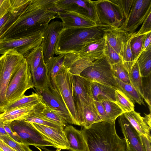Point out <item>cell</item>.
I'll list each match as a JSON object with an SVG mask.
<instances>
[{
	"instance_id": "obj_14",
	"label": "cell",
	"mask_w": 151,
	"mask_h": 151,
	"mask_svg": "<svg viewBox=\"0 0 151 151\" xmlns=\"http://www.w3.org/2000/svg\"><path fill=\"white\" fill-rule=\"evenodd\" d=\"M58 10L72 11L97 23V18L94 1L90 0H57Z\"/></svg>"
},
{
	"instance_id": "obj_54",
	"label": "cell",
	"mask_w": 151,
	"mask_h": 151,
	"mask_svg": "<svg viewBox=\"0 0 151 151\" xmlns=\"http://www.w3.org/2000/svg\"><path fill=\"white\" fill-rule=\"evenodd\" d=\"M0 151H2V150L0 149Z\"/></svg>"
},
{
	"instance_id": "obj_3",
	"label": "cell",
	"mask_w": 151,
	"mask_h": 151,
	"mask_svg": "<svg viewBox=\"0 0 151 151\" xmlns=\"http://www.w3.org/2000/svg\"><path fill=\"white\" fill-rule=\"evenodd\" d=\"M116 120L102 121L88 129L83 128L88 151H126L125 140L116 132Z\"/></svg>"
},
{
	"instance_id": "obj_49",
	"label": "cell",
	"mask_w": 151,
	"mask_h": 151,
	"mask_svg": "<svg viewBox=\"0 0 151 151\" xmlns=\"http://www.w3.org/2000/svg\"><path fill=\"white\" fill-rule=\"evenodd\" d=\"M150 45H151V32L146 34L143 43L142 51Z\"/></svg>"
},
{
	"instance_id": "obj_44",
	"label": "cell",
	"mask_w": 151,
	"mask_h": 151,
	"mask_svg": "<svg viewBox=\"0 0 151 151\" xmlns=\"http://www.w3.org/2000/svg\"><path fill=\"white\" fill-rule=\"evenodd\" d=\"M142 24L139 31L134 33V36L146 34L151 32V12L149 13Z\"/></svg>"
},
{
	"instance_id": "obj_41",
	"label": "cell",
	"mask_w": 151,
	"mask_h": 151,
	"mask_svg": "<svg viewBox=\"0 0 151 151\" xmlns=\"http://www.w3.org/2000/svg\"><path fill=\"white\" fill-rule=\"evenodd\" d=\"M0 139L16 151H32L29 145L17 142L9 135L0 136Z\"/></svg>"
},
{
	"instance_id": "obj_40",
	"label": "cell",
	"mask_w": 151,
	"mask_h": 151,
	"mask_svg": "<svg viewBox=\"0 0 151 151\" xmlns=\"http://www.w3.org/2000/svg\"><path fill=\"white\" fill-rule=\"evenodd\" d=\"M104 55L107 60L111 65L122 61L121 56L110 46L106 40Z\"/></svg>"
},
{
	"instance_id": "obj_52",
	"label": "cell",
	"mask_w": 151,
	"mask_h": 151,
	"mask_svg": "<svg viewBox=\"0 0 151 151\" xmlns=\"http://www.w3.org/2000/svg\"><path fill=\"white\" fill-rule=\"evenodd\" d=\"M5 135H9L4 128V123L0 120V136Z\"/></svg>"
},
{
	"instance_id": "obj_20",
	"label": "cell",
	"mask_w": 151,
	"mask_h": 151,
	"mask_svg": "<svg viewBox=\"0 0 151 151\" xmlns=\"http://www.w3.org/2000/svg\"><path fill=\"white\" fill-rule=\"evenodd\" d=\"M57 17L61 20L64 28H84L97 25L95 22L72 11H59Z\"/></svg>"
},
{
	"instance_id": "obj_11",
	"label": "cell",
	"mask_w": 151,
	"mask_h": 151,
	"mask_svg": "<svg viewBox=\"0 0 151 151\" xmlns=\"http://www.w3.org/2000/svg\"><path fill=\"white\" fill-rule=\"evenodd\" d=\"M73 98L81 126L83 111L86 109L95 106L91 88V81L80 76L73 75Z\"/></svg>"
},
{
	"instance_id": "obj_1",
	"label": "cell",
	"mask_w": 151,
	"mask_h": 151,
	"mask_svg": "<svg viewBox=\"0 0 151 151\" xmlns=\"http://www.w3.org/2000/svg\"><path fill=\"white\" fill-rule=\"evenodd\" d=\"M57 0H31L25 10L0 40L18 37L43 31L57 17Z\"/></svg>"
},
{
	"instance_id": "obj_46",
	"label": "cell",
	"mask_w": 151,
	"mask_h": 151,
	"mask_svg": "<svg viewBox=\"0 0 151 151\" xmlns=\"http://www.w3.org/2000/svg\"><path fill=\"white\" fill-rule=\"evenodd\" d=\"M95 103L99 115L102 121H107L104 108L101 102L95 101Z\"/></svg>"
},
{
	"instance_id": "obj_36",
	"label": "cell",
	"mask_w": 151,
	"mask_h": 151,
	"mask_svg": "<svg viewBox=\"0 0 151 151\" xmlns=\"http://www.w3.org/2000/svg\"><path fill=\"white\" fill-rule=\"evenodd\" d=\"M132 35L129 37L125 43L121 57L122 64L128 73L130 71L135 63L133 59L130 47V42Z\"/></svg>"
},
{
	"instance_id": "obj_26",
	"label": "cell",
	"mask_w": 151,
	"mask_h": 151,
	"mask_svg": "<svg viewBox=\"0 0 151 151\" xmlns=\"http://www.w3.org/2000/svg\"><path fill=\"white\" fill-rule=\"evenodd\" d=\"M64 57L65 55L53 57L46 64L47 70L48 85L58 91L55 77L58 72L64 66Z\"/></svg>"
},
{
	"instance_id": "obj_16",
	"label": "cell",
	"mask_w": 151,
	"mask_h": 151,
	"mask_svg": "<svg viewBox=\"0 0 151 151\" xmlns=\"http://www.w3.org/2000/svg\"><path fill=\"white\" fill-rule=\"evenodd\" d=\"M106 40L105 37L86 44L79 51L65 55V59H97L104 56Z\"/></svg>"
},
{
	"instance_id": "obj_50",
	"label": "cell",
	"mask_w": 151,
	"mask_h": 151,
	"mask_svg": "<svg viewBox=\"0 0 151 151\" xmlns=\"http://www.w3.org/2000/svg\"><path fill=\"white\" fill-rule=\"evenodd\" d=\"M0 149L2 151H16L0 139Z\"/></svg>"
},
{
	"instance_id": "obj_47",
	"label": "cell",
	"mask_w": 151,
	"mask_h": 151,
	"mask_svg": "<svg viewBox=\"0 0 151 151\" xmlns=\"http://www.w3.org/2000/svg\"><path fill=\"white\" fill-rule=\"evenodd\" d=\"M145 151H151V139H149L145 136L139 135Z\"/></svg>"
},
{
	"instance_id": "obj_30",
	"label": "cell",
	"mask_w": 151,
	"mask_h": 151,
	"mask_svg": "<svg viewBox=\"0 0 151 151\" xmlns=\"http://www.w3.org/2000/svg\"><path fill=\"white\" fill-rule=\"evenodd\" d=\"M115 78L119 89L122 91L134 103L145 105V104L139 93L131 84L124 83Z\"/></svg>"
},
{
	"instance_id": "obj_8",
	"label": "cell",
	"mask_w": 151,
	"mask_h": 151,
	"mask_svg": "<svg viewBox=\"0 0 151 151\" xmlns=\"http://www.w3.org/2000/svg\"><path fill=\"white\" fill-rule=\"evenodd\" d=\"M96 12L97 25L107 26L118 29L123 25L125 18L113 0L94 1Z\"/></svg>"
},
{
	"instance_id": "obj_53",
	"label": "cell",
	"mask_w": 151,
	"mask_h": 151,
	"mask_svg": "<svg viewBox=\"0 0 151 151\" xmlns=\"http://www.w3.org/2000/svg\"><path fill=\"white\" fill-rule=\"evenodd\" d=\"M40 148H41V149H42V150H43L44 151H56L51 150L48 149H47L46 147H41Z\"/></svg>"
},
{
	"instance_id": "obj_24",
	"label": "cell",
	"mask_w": 151,
	"mask_h": 151,
	"mask_svg": "<svg viewBox=\"0 0 151 151\" xmlns=\"http://www.w3.org/2000/svg\"><path fill=\"white\" fill-rule=\"evenodd\" d=\"M123 115L139 135L151 139V127L145 123L140 113L134 110L124 113Z\"/></svg>"
},
{
	"instance_id": "obj_39",
	"label": "cell",
	"mask_w": 151,
	"mask_h": 151,
	"mask_svg": "<svg viewBox=\"0 0 151 151\" xmlns=\"http://www.w3.org/2000/svg\"><path fill=\"white\" fill-rule=\"evenodd\" d=\"M143 99L147 103L151 112V75L145 77H142Z\"/></svg>"
},
{
	"instance_id": "obj_17",
	"label": "cell",
	"mask_w": 151,
	"mask_h": 151,
	"mask_svg": "<svg viewBox=\"0 0 151 151\" xmlns=\"http://www.w3.org/2000/svg\"><path fill=\"white\" fill-rule=\"evenodd\" d=\"M119 117V123L126 143V151H145L139 134L123 114Z\"/></svg>"
},
{
	"instance_id": "obj_4",
	"label": "cell",
	"mask_w": 151,
	"mask_h": 151,
	"mask_svg": "<svg viewBox=\"0 0 151 151\" xmlns=\"http://www.w3.org/2000/svg\"><path fill=\"white\" fill-rule=\"evenodd\" d=\"M23 56L7 52L0 57V113L8 106L6 98L7 88L14 73L25 61Z\"/></svg>"
},
{
	"instance_id": "obj_32",
	"label": "cell",
	"mask_w": 151,
	"mask_h": 151,
	"mask_svg": "<svg viewBox=\"0 0 151 151\" xmlns=\"http://www.w3.org/2000/svg\"><path fill=\"white\" fill-rule=\"evenodd\" d=\"M115 97V103L124 113L134 110V103L122 91L119 89L116 90Z\"/></svg>"
},
{
	"instance_id": "obj_19",
	"label": "cell",
	"mask_w": 151,
	"mask_h": 151,
	"mask_svg": "<svg viewBox=\"0 0 151 151\" xmlns=\"http://www.w3.org/2000/svg\"><path fill=\"white\" fill-rule=\"evenodd\" d=\"M31 123L43 136L53 145L54 147L59 150H68L69 144L63 130H59L36 124Z\"/></svg>"
},
{
	"instance_id": "obj_38",
	"label": "cell",
	"mask_w": 151,
	"mask_h": 151,
	"mask_svg": "<svg viewBox=\"0 0 151 151\" xmlns=\"http://www.w3.org/2000/svg\"><path fill=\"white\" fill-rule=\"evenodd\" d=\"M111 65L115 78L124 83L130 84L128 73L124 67L122 61Z\"/></svg>"
},
{
	"instance_id": "obj_18",
	"label": "cell",
	"mask_w": 151,
	"mask_h": 151,
	"mask_svg": "<svg viewBox=\"0 0 151 151\" xmlns=\"http://www.w3.org/2000/svg\"><path fill=\"white\" fill-rule=\"evenodd\" d=\"M45 106L41 101L32 105L4 112L0 114V120L4 124H10L15 120L24 119L32 114L39 113Z\"/></svg>"
},
{
	"instance_id": "obj_5",
	"label": "cell",
	"mask_w": 151,
	"mask_h": 151,
	"mask_svg": "<svg viewBox=\"0 0 151 151\" xmlns=\"http://www.w3.org/2000/svg\"><path fill=\"white\" fill-rule=\"evenodd\" d=\"M34 88L31 74L26 60L14 72L9 81L6 94L8 105L24 96L27 90Z\"/></svg>"
},
{
	"instance_id": "obj_25",
	"label": "cell",
	"mask_w": 151,
	"mask_h": 151,
	"mask_svg": "<svg viewBox=\"0 0 151 151\" xmlns=\"http://www.w3.org/2000/svg\"><path fill=\"white\" fill-rule=\"evenodd\" d=\"M31 74L36 91H42L48 86L49 81L47 68L43 57L35 70Z\"/></svg>"
},
{
	"instance_id": "obj_45",
	"label": "cell",
	"mask_w": 151,
	"mask_h": 151,
	"mask_svg": "<svg viewBox=\"0 0 151 151\" xmlns=\"http://www.w3.org/2000/svg\"><path fill=\"white\" fill-rule=\"evenodd\" d=\"M11 9L10 0H0V19L10 11Z\"/></svg>"
},
{
	"instance_id": "obj_33",
	"label": "cell",
	"mask_w": 151,
	"mask_h": 151,
	"mask_svg": "<svg viewBox=\"0 0 151 151\" xmlns=\"http://www.w3.org/2000/svg\"><path fill=\"white\" fill-rule=\"evenodd\" d=\"M128 74L130 84L134 88L143 99L142 77L137 62L128 73Z\"/></svg>"
},
{
	"instance_id": "obj_21",
	"label": "cell",
	"mask_w": 151,
	"mask_h": 151,
	"mask_svg": "<svg viewBox=\"0 0 151 151\" xmlns=\"http://www.w3.org/2000/svg\"><path fill=\"white\" fill-rule=\"evenodd\" d=\"M63 130L69 144V151H88L83 129L79 130L68 125Z\"/></svg>"
},
{
	"instance_id": "obj_2",
	"label": "cell",
	"mask_w": 151,
	"mask_h": 151,
	"mask_svg": "<svg viewBox=\"0 0 151 151\" xmlns=\"http://www.w3.org/2000/svg\"><path fill=\"white\" fill-rule=\"evenodd\" d=\"M112 28L99 25L84 28H63L59 34L55 54L65 55L78 52L86 43L104 37Z\"/></svg>"
},
{
	"instance_id": "obj_42",
	"label": "cell",
	"mask_w": 151,
	"mask_h": 151,
	"mask_svg": "<svg viewBox=\"0 0 151 151\" xmlns=\"http://www.w3.org/2000/svg\"><path fill=\"white\" fill-rule=\"evenodd\" d=\"M38 114L47 119L56 122L64 127L68 124L58 115L46 106L42 112Z\"/></svg>"
},
{
	"instance_id": "obj_10",
	"label": "cell",
	"mask_w": 151,
	"mask_h": 151,
	"mask_svg": "<svg viewBox=\"0 0 151 151\" xmlns=\"http://www.w3.org/2000/svg\"><path fill=\"white\" fill-rule=\"evenodd\" d=\"M12 131L22 143L36 147L50 146L53 145L43 136L31 123L23 119L14 120L9 124Z\"/></svg>"
},
{
	"instance_id": "obj_22",
	"label": "cell",
	"mask_w": 151,
	"mask_h": 151,
	"mask_svg": "<svg viewBox=\"0 0 151 151\" xmlns=\"http://www.w3.org/2000/svg\"><path fill=\"white\" fill-rule=\"evenodd\" d=\"M131 36L120 28H112L106 33L105 37L121 58L125 44Z\"/></svg>"
},
{
	"instance_id": "obj_15",
	"label": "cell",
	"mask_w": 151,
	"mask_h": 151,
	"mask_svg": "<svg viewBox=\"0 0 151 151\" xmlns=\"http://www.w3.org/2000/svg\"><path fill=\"white\" fill-rule=\"evenodd\" d=\"M63 28L62 22L52 21L43 31V38L41 45L42 48L43 57L45 64L54 57L58 35Z\"/></svg>"
},
{
	"instance_id": "obj_29",
	"label": "cell",
	"mask_w": 151,
	"mask_h": 151,
	"mask_svg": "<svg viewBox=\"0 0 151 151\" xmlns=\"http://www.w3.org/2000/svg\"><path fill=\"white\" fill-rule=\"evenodd\" d=\"M41 101L42 99L40 96L36 92H32L31 95L28 96L24 95L17 100L8 105L4 112L32 105Z\"/></svg>"
},
{
	"instance_id": "obj_28",
	"label": "cell",
	"mask_w": 151,
	"mask_h": 151,
	"mask_svg": "<svg viewBox=\"0 0 151 151\" xmlns=\"http://www.w3.org/2000/svg\"><path fill=\"white\" fill-rule=\"evenodd\" d=\"M137 62L142 77L151 75V45L142 52Z\"/></svg>"
},
{
	"instance_id": "obj_43",
	"label": "cell",
	"mask_w": 151,
	"mask_h": 151,
	"mask_svg": "<svg viewBox=\"0 0 151 151\" xmlns=\"http://www.w3.org/2000/svg\"><path fill=\"white\" fill-rule=\"evenodd\" d=\"M119 8L124 16L127 18L131 9L133 0H113Z\"/></svg>"
},
{
	"instance_id": "obj_37",
	"label": "cell",
	"mask_w": 151,
	"mask_h": 151,
	"mask_svg": "<svg viewBox=\"0 0 151 151\" xmlns=\"http://www.w3.org/2000/svg\"><path fill=\"white\" fill-rule=\"evenodd\" d=\"M134 33L133 34L130 41V47L134 60L136 63L142 52L143 43L147 34L134 36Z\"/></svg>"
},
{
	"instance_id": "obj_31",
	"label": "cell",
	"mask_w": 151,
	"mask_h": 151,
	"mask_svg": "<svg viewBox=\"0 0 151 151\" xmlns=\"http://www.w3.org/2000/svg\"><path fill=\"white\" fill-rule=\"evenodd\" d=\"M24 57L27 63L31 73H33L43 57V49L41 45L32 49Z\"/></svg>"
},
{
	"instance_id": "obj_13",
	"label": "cell",
	"mask_w": 151,
	"mask_h": 151,
	"mask_svg": "<svg viewBox=\"0 0 151 151\" xmlns=\"http://www.w3.org/2000/svg\"><path fill=\"white\" fill-rule=\"evenodd\" d=\"M41 96L42 101L67 124H73L69 111L59 92L50 86L43 90L36 91Z\"/></svg>"
},
{
	"instance_id": "obj_12",
	"label": "cell",
	"mask_w": 151,
	"mask_h": 151,
	"mask_svg": "<svg viewBox=\"0 0 151 151\" xmlns=\"http://www.w3.org/2000/svg\"><path fill=\"white\" fill-rule=\"evenodd\" d=\"M151 12V0H133L129 13L120 28L132 35Z\"/></svg>"
},
{
	"instance_id": "obj_48",
	"label": "cell",
	"mask_w": 151,
	"mask_h": 151,
	"mask_svg": "<svg viewBox=\"0 0 151 151\" xmlns=\"http://www.w3.org/2000/svg\"><path fill=\"white\" fill-rule=\"evenodd\" d=\"M4 127L6 132L10 137L16 141L22 143L17 135L12 131L9 124H4Z\"/></svg>"
},
{
	"instance_id": "obj_7",
	"label": "cell",
	"mask_w": 151,
	"mask_h": 151,
	"mask_svg": "<svg viewBox=\"0 0 151 151\" xmlns=\"http://www.w3.org/2000/svg\"><path fill=\"white\" fill-rule=\"evenodd\" d=\"M43 31L21 37L0 40V54L13 52L24 56L32 49L41 45Z\"/></svg>"
},
{
	"instance_id": "obj_34",
	"label": "cell",
	"mask_w": 151,
	"mask_h": 151,
	"mask_svg": "<svg viewBox=\"0 0 151 151\" xmlns=\"http://www.w3.org/2000/svg\"><path fill=\"white\" fill-rule=\"evenodd\" d=\"M38 113L32 114L24 119L26 122L52 127L59 130H63L64 127L59 124L42 117Z\"/></svg>"
},
{
	"instance_id": "obj_51",
	"label": "cell",
	"mask_w": 151,
	"mask_h": 151,
	"mask_svg": "<svg viewBox=\"0 0 151 151\" xmlns=\"http://www.w3.org/2000/svg\"><path fill=\"white\" fill-rule=\"evenodd\" d=\"M145 114V116L143 117L145 123L149 127H151V112L149 114Z\"/></svg>"
},
{
	"instance_id": "obj_35",
	"label": "cell",
	"mask_w": 151,
	"mask_h": 151,
	"mask_svg": "<svg viewBox=\"0 0 151 151\" xmlns=\"http://www.w3.org/2000/svg\"><path fill=\"white\" fill-rule=\"evenodd\" d=\"M104 106L106 114L107 121H113L124 113L114 102L103 101L101 102Z\"/></svg>"
},
{
	"instance_id": "obj_9",
	"label": "cell",
	"mask_w": 151,
	"mask_h": 151,
	"mask_svg": "<svg viewBox=\"0 0 151 151\" xmlns=\"http://www.w3.org/2000/svg\"><path fill=\"white\" fill-rule=\"evenodd\" d=\"M80 76L91 81L119 89L111 65L104 55L96 60L93 65L85 69Z\"/></svg>"
},
{
	"instance_id": "obj_6",
	"label": "cell",
	"mask_w": 151,
	"mask_h": 151,
	"mask_svg": "<svg viewBox=\"0 0 151 151\" xmlns=\"http://www.w3.org/2000/svg\"><path fill=\"white\" fill-rule=\"evenodd\" d=\"M55 79L58 91L71 115L73 124L81 126L73 98V75L64 66Z\"/></svg>"
},
{
	"instance_id": "obj_23",
	"label": "cell",
	"mask_w": 151,
	"mask_h": 151,
	"mask_svg": "<svg viewBox=\"0 0 151 151\" xmlns=\"http://www.w3.org/2000/svg\"><path fill=\"white\" fill-rule=\"evenodd\" d=\"M91 88L95 101L101 102L111 101L116 103V89L98 82L91 81Z\"/></svg>"
},
{
	"instance_id": "obj_27",
	"label": "cell",
	"mask_w": 151,
	"mask_h": 151,
	"mask_svg": "<svg viewBox=\"0 0 151 151\" xmlns=\"http://www.w3.org/2000/svg\"><path fill=\"white\" fill-rule=\"evenodd\" d=\"M26 7H12L10 11L0 19V38L16 21Z\"/></svg>"
}]
</instances>
